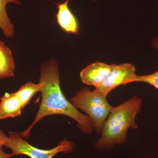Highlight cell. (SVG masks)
I'll return each instance as SVG.
<instances>
[{"mask_svg":"<svg viewBox=\"0 0 158 158\" xmlns=\"http://www.w3.org/2000/svg\"><path fill=\"white\" fill-rule=\"evenodd\" d=\"M43 85V82L42 81H40L37 84L29 82L23 85L15 92L21 103L23 109L28 104L32 98L40 91Z\"/></svg>","mask_w":158,"mask_h":158,"instance_id":"obj_11","label":"cell"},{"mask_svg":"<svg viewBox=\"0 0 158 158\" xmlns=\"http://www.w3.org/2000/svg\"><path fill=\"white\" fill-rule=\"evenodd\" d=\"M8 138L9 136H7L2 130L0 129V146H5L8 141Z\"/></svg>","mask_w":158,"mask_h":158,"instance_id":"obj_13","label":"cell"},{"mask_svg":"<svg viewBox=\"0 0 158 158\" xmlns=\"http://www.w3.org/2000/svg\"><path fill=\"white\" fill-rule=\"evenodd\" d=\"M70 0L57 4L58 12L56 14L57 22L60 27L64 32L72 34L79 33L78 23L76 16L69 8Z\"/></svg>","mask_w":158,"mask_h":158,"instance_id":"obj_7","label":"cell"},{"mask_svg":"<svg viewBox=\"0 0 158 158\" xmlns=\"http://www.w3.org/2000/svg\"><path fill=\"white\" fill-rule=\"evenodd\" d=\"M2 146H0V158H11L13 156L11 154L6 153L3 151Z\"/></svg>","mask_w":158,"mask_h":158,"instance_id":"obj_14","label":"cell"},{"mask_svg":"<svg viewBox=\"0 0 158 158\" xmlns=\"http://www.w3.org/2000/svg\"><path fill=\"white\" fill-rule=\"evenodd\" d=\"M13 3L20 4L18 0H0V29L5 37L11 38L14 36L15 27L11 23L7 12L8 4Z\"/></svg>","mask_w":158,"mask_h":158,"instance_id":"obj_10","label":"cell"},{"mask_svg":"<svg viewBox=\"0 0 158 158\" xmlns=\"http://www.w3.org/2000/svg\"></svg>","mask_w":158,"mask_h":158,"instance_id":"obj_16","label":"cell"},{"mask_svg":"<svg viewBox=\"0 0 158 158\" xmlns=\"http://www.w3.org/2000/svg\"><path fill=\"white\" fill-rule=\"evenodd\" d=\"M15 64L12 52L0 40V79L15 76Z\"/></svg>","mask_w":158,"mask_h":158,"instance_id":"obj_9","label":"cell"},{"mask_svg":"<svg viewBox=\"0 0 158 158\" xmlns=\"http://www.w3.org/2000/svg\"><path fill=\"white\" fill-rule=\"evenodd\" d=\"M112 65V70L107 77L95 88L106 97L112 90L120 85L137 82L138 78L135 67L131 64L126 63Z\"/></svg>","mask_w":158,"mask_h":158,"instance_id":"obj_5","label":"cell"},{"mask_svg":"<svg viewBox=\"0 0 158 158\" xmlns=\"http://www.w3.org/2000/svg\"><path fill=\"white\" fill-rule=\"evenodd\" d=\"M8 141L5 146L11 151L12 156L25 155L31 158H53L59 153H69L72 152L75 145L72 141L65 139L52 149H40L32 146L25 141L18 132H10Z\"/></svg>","mask_w":158,"mask_h":158,"instance_id":"obj_4","label":"cell"},{"mask_svg":"<svg viewBox=\"0 0 158 158\" xmlns=\"http://www.w3.org/2000/svg\"><path fill=\"white\" fill-rule=\"evenodd\" d=\"M137 82L147 83L158 89V70L150 74L138 75Z\"/></svg>","mask_w":158,"mask_h":158,"instance_id":"obj_12","label":"cell"},{"mask_svg":"<svg viewBox=\"0 0 158 158\" xmlns=\"http://www.w3.org/2000/svg\"><path fill=\"white\" fill-rule=\"evenodd\" d=\"M70 102L77 110L87 114L93 124L94 130L100 135L104 125L113 106L108 102L107 97L95 89L91 91L83 88L70 99Z\"/></svg>","mask_w":158,"mask_h":158,"instance_id":"obj_3","label":"cell"},{"mask_svg":"<svg viewBox=\"0 0 158 158\" xmlns=\"http://www.w3.org/2000/svg\"><path fill=\"white\" fill-rule=\"evenodd\" d=\"M22 106L16 93H6L1 98L0 119L15 118L20 116Z\"/></svg>","mask_w":158,"mask_h":158,"instance_id":"obj_8","label":"cell"},{"mask_svg":"<svg viewBox=\"0 0 158 158\" xmlns=\"http://www.w3.org/2000/svg\"><path fill=\"white\" fill-rule=\"evenodd\" d=\"M142 101L138 95L116 106H113L102 129L101 136L94 144L99 151L112 150L115 145L124 144L130 128H138L136 116L141 111Z\"/></svg>","mask_w":158,"mask_h":158,"instance_id":"obj_2","label":"cell"},{"mask_svg":"<svg viewBox=\"0 0 158 158\" xmlns=\"http://www.w3.org/2000/svg\"><path fill=\"white\" fill-rule=\"evenodd\" d=\"M112 69V65L104 62H94L82 70L80 78L84 84L96 88L107 77Z\"/></svg>","mask_w":158,"mask_h":158,"instance_id":"obj_6","label":"cell"},{"mask_svg":"<svg viewBox=\"0 0 158 158\" xmlns=\"http://www.w3.org/2000/svg\"><path fill=\"white\" fill-rule=\"evenodd\" d=\"M151 45L154 48L156 49L158 52V37L154 38L151 40Z\"/></svg>","mask_w":158,"mask_h":158,"instance_id":"obj_15","label":"cell"},{"mask_svg":"<svg viewBox=\"0 0 158 158\" xmlns=\"http://www.w3.org/2000/svg\"><path fill=\"white\" fill-rule=\"evenodd\" d=\"M40 81L43 82L40 88L41 102L34 122L27 130L20 133L23 138H28L34 125L44 117L62 115L76 122L77 127L84 134L91 135L93 126L90 118L81 113L64 96L60 85V73L56 59L42 63L40 67Z\"/></svg>","mask_w":158,"mask_h":158,"instance_id":"obj_1","label":"cell"}]
</instances>
